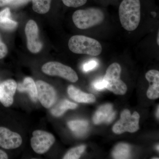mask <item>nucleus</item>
<instances>
[{
  "mask_svg": "<svg viewBox=\"0 0 159 159\" xmlns=\"http://www.w3.org/2000/svg\"><path fill=\"white\" fill-rule=\"evenodd\" d=\"M119 14L120 23L125 30H135L141 20L140 0H123L119 6Z\"/></svg>",
  "mask_w": 159,
  "mask_h": 159,
  "instance_id": "nucleus-1",
  "label": "nucleus"
},
{
  "mask_svg": "<svg viewBox=\"0 0 159 159\" xmlns=\"http://www.w3.org/2000/svg\"><path fill=\"white\" fill-rule=\"evenodd\" d=\"M69 48L73 53L97 56L101 54L102 46L97 40L84 35H74L69 41Z\"/></svg>",
  "mask_w": 159,
  "mask_h": 159,
  "instance_id": "nucleus-2",
  "label": "nucleus"
},
{
  "mask_svg": "<svg viewBox=\"0 0 159 159\" xmlns=\"http://www.w3.org/2000/svg\"><path fill=\"white\" fill-rule=\"evenodd\" d=\"M105 16L102 10L96 8L75 11L72 16L74 25L78 29H86L100 25Z\"/></svg>",
  "mask_w": 159,
  "mask_h": 159,
  "instance_id": "nucleus-3",
  "label": "nucleus"
},
{
  "mask_svg": "<svg viewBox=\"0 0 159 159\" xmlns=\"http://www.w3.org/2000/svg\"><path fill=\"white\" fill-rule=\"evenodd\" d=\"M121 66L114 63L108 67L103 77L106 84V89L116 95H124L127 91L126 84L120 79Z\"/></svg>",
  "mask_w": 159,
  "mask_h": 159,
  "instance_id": "nucleus-4",
  "label": "nucleus"
},
{
  "mask_svg": "<svg viewBox=\"0 0 159 159\" xmlns=\"http://www.w3.org/2000/svg\"><path fill=\"white\" fill-rule=\"evenodd\" d=\"M139 119L140 116L137 112H134L131 115L128 110L125 109L122 112L120 119L113 127V131L117 134L136 132L139 129Z\"/></svg>",
  "mask_w": 159,
  "mask_h": 159,
  "instance_id": "nucleus-5",
  "label": "nucleus"
},
{
  "mask_svg": "<svg viewBox=\"0 0 159 159\" xmlns=\"http://www.w3.org/2000/svg\"><path fill=\"white\" fill-rule=\"evenodd\" d=\"M42 70L44 74L52 76H59L71 82L78 80L77 73L68 66L56 61H50L43 66Z\"/></svg>",
  "mask_w": 159,
  "mask_h": 159,
  "instance_id": "nucleus-6",
  "label": "nucleus"
},
{
  "mask_svg": "<svg viewBox=\"0 0 159 159\" xmlns=\"http://www.w3.org/2000/svg\"><path fill=\"white\" fill-rule=\"evenodd\" d=\"M55 140L54 135L48 132L35 130L32 133L31 140V147L36 153L42 154L50 149Z\"/></svg>",
  "mask_w": 159,
  "mask_h": 159,
  "instance_id": "nucleus-7",
  "label": "nucleus"
},
{
  "mask_svg": "<svg viewBox=\"0 0 159 159\" xmlns=\"http://www.w3.org/2000/svg\"><path fill=\"white\" fill-rule=\"evenodd\" d=\"M35 84L37 88L38 99L44 107L51 108L57 99V93L55 89L49 84L42 80H38Z\"/></svg>",
  "mask_w": 159,
  "mask_h": 159,
  "instance_id": "nucleus-8",
  "label": "nucleus"
},
{
  "mask_svg": "<svg viewBox=\"0 0 159 159\" xmlns=\"http://www.w3.org/2000/svg\"><path fill=\"white\" fill-rule=\"evenodd\" d=\"M25 31L29 51L33 53H38L43 45L39 37L38 27L35 22L33 20H29L26 25Z\"/></svg>",
  "mask_w": 159,
  "mask_h": 159,
  "instance_id": "nucleus-9",
  "label": "nucleus"
},
{
  "mask_svg": "<svg viewBox=\"0 0 159 159\" xmlns=\"http://www.w3.org/2000/svg\"><path fill=\"white\" fill-rule=\"evenodd\" d=\"M22 139L16 133L0 127V146L6 149H15L21 145Z\"/></svg>",
  "mask_w": 159,
  "mask_h": 159,
  "instance_id": "nucleus-10",
  "label": "nucleus"
},
{
  "mask_svg": "<svg viewBox=\"0 0 159 159\" xmlns=\"http://www.w3.org/2000/svg\"><path fill=\"white\" fill-rule=\"evenodd\" d=\"M17 84L14 80H7L0 84V101L6 107H9L13 102V97Z\"/></svg>",
  "mask_w": 159,
  "mask_h": 159,
  "instance_id": "nucleus-11",
  "label": "nucleus"
},
{
  "mask_svg": "<svg viewBox=\"0 0 159 159\" xmlns=\"http://www.w3.org/2000/svg\"><path fill=\"white\" fill-rule=\"evenodd\" d=\"M115 116L116 112L113 111L111 104H105L101 106L97 110L93 117V121L96 125L103 122L110 123L113 120Z\"/></svg>",
  "mask_w": 159,
  "mask_h": 159,
  "instance_id": "nucleus-12",
  "label": "nucleus"
},
{
  "mask_svg": "<svg viewBox=\"0 0 159 159\" xmlns=\"http://www.w3.org/2000/svg\"><path fill=\"white\" fill-rule=\"evenodd\" d=\"M145 78L149 83L147 92L149 99H155L159 97V72L157 70H150L145 74Z\"/></svg>",
  "mask_w": 159,
  "mask_h": 159,
  "instance_id": "nucleus-13",
  "label": "nucleus"
},
{
  "mask_svg": "<svg viewBox=\"0 0 159 159\" xmlns=\"http://www.w3.org/2000/svg\"><path fill=\"white\" fill-rule=\"evenodd\" d=\"M67 91L71 99L76 102L92 103L96 101V97L93 94L84 93L73 85L69 86Z\"/></svg>",
  "mask_w": 159,
  "mask_h": 159,
  "instance_id": "nucleus-14",
  "label": "nucleus"
},
{
  "mask_svg": "<svg viewBox=\"0 0 159 159\" xmlns=\"http://www.w3.org/2000/svg\"><path fill=\"white\" fill-rule=\"evenodd\" d=\"M17 89L20 92H27L32 101L37 102V91L36 84L31 77H26L22 83L17 84Z\"/></svg>",
  "mask_w": 159,
  "mask_h": 159,
  "instance_id": "nucleus-15",
  "label": "nucleus"
},
{
  "mask_svg": "<svg viewBox=\"0 0 159 159\" xmlns=\"http://www.w3.org/2000/svg\"><path fill=\"white\" fill-rule=\"evenodd\" d=\"M76 103L71 102L67 99H64L58 102L51 109V112L53 116L60 117L68 109H74L77 108Z\"/></svg>",
  "mask_w": 159,
  "mask_h": 159,
  "instance_id": "nucleus-16",
  "label": "nucleus"
},
{
  "mask_svg": "<svg viewBox=\"0 0 159 159\" xmlns=\"http://www.w3.org/2000/svg\"><path fill=\"white\" fill-rule=\"evenodd\" d=\"M69 128L77 136L84 135L88 129L89 123L85 120H77L70 121L68 123Z\"/></svg>",
  "mask_w": 159,
  "mask_h": 159,
  "instance_id": "nucleus-17",
  "label": "nucleus"
},
{
  "mask_svg": "<svg viewBox=\"0 0 159 159\" xmlns=\"http://www.w3.org/2000/svg\"><path fill=\"white\" fill-rule=\"evenodd\" d=\"M130 152L129 145L125 143H120L114 148L112 152V156L115 159H128L130 157Z\"/></svg>",
  "mask_w": 159,
  "mask_h": 159,
  "instance_id": "nucleus-18",
  "label": "nucleus"
},
{
  "mask_svg": "<svg viewBox=\"0 0 159 159\" xmlns=\"http://www.w3.org/2000/svg\"><path fill=\"white\" fill-rule=\"evenodd\" d=\"M51 0H32L33 10L39 14H45L49 11Z\"/></svg>",
  "mask_w": 159,
  "mask_h": 159,
  "instance_id": "nucleus-19",
  "label": "nucleus"
},
{
  "mask_svg": "<svg viewBox=\"0 0 159 159\" xmlns=\"http://www.w3.org/2000/svg\"><path fill=\"white\" fill-rule=\"evenodd\" d=\"M86 147L85 145H80L72 148L68 152L64 157V159H77L80 158L81 155L85 150Z\"/></svg>",
  "mask_w": 159,
  "mask_h": 159,
  "instance_id": "nucleus-20",
  "label": "nucleus"
},
{
  "mask_svg": "<svg viewBox=\"0 0 159 159\" xmlns=\"http://www.w3.org/2000/svg\"><path fill=\"white\" fill-rule=\"evenodd\" d=\"M17 23L8 17H0V28L6 30H12L17 26Z\"/></svg>",
  "mask_w": 159,
  "mask_h": 159,
  "instance_id": "nucleus-21",
  "label": "nucleus"
},
{
  "mask_svg": "<svg viewBox=\"0 0 159 159\" xmlns=\"http://www.w3.org/2000/svg\"><path fill=\"white\" fill-rule=\"evenodd\" d=\"M65 6L70 7L77 8L84 5L87 0H62Z\"/></svg>",
  "mask_w": 159,
  "mask_h": 159,
  "instance_id": "nucleus-22",
  "label": "nucleus"
},
{
  "mask_svg": "<svg viewBox=\"0 0 159 159\" xmlns=\"http://www.w3.org/2000/svg\"><path fill=\"white\" fill-rule=\"evenodd\" d=\"M98 65V62L97 61L92 60L84 64L83 66V70L85 72H89L96 68Z\"/></svg>",
  "mask_w": 159,
  "mask_h": 159,
  "instance_id": "nucleus-23",
  "label": "nucleus"
},
{
  "mask_svg": "<svg viewBox=\"0 0 159 159\" xmlns=\"http://www.w3.org/2000/svg\"><path fill=\"white\" fill-rule=\"evenodd\" d=\"M93 87L97 91L103 90L106 89V84L103 79L98 80L93 83Z\"/></svg>",
  "mask_w": 159,
  "mask_h": 159,
  "instance_id": "nucleus-24",
  "label": "nucleus"
},
{
  "mask_svg": "<svg viewBox=\"0 0 159 159\" xmlns=\"http://www.w3.org/2000/svg\"><path fill=\"white\" fill-rule=\"evenodd\" d=\"M8 49L7 46L2 41V38L0 35V59L3 58L7 55Z\"/></svg>",
  "mask_w": 159,
  "mask_h": 159,
  "instance_id": "nucleus-25",
  "label": "nucleus"
},
{
  "mask_svg": "<svg viewBox=\"0 0 159 159\" xmlns=\"http://www.w3.org/2000/svg\"><path fill=\"white\" fill-rule=\"evenodd\" d=\"M30 0H14L10 3V5L13 6H19L28 3Z\"/></svg>",
  "mask_w": 159,
  "mask_h": 159,
  "instance_id": "nucleus-26",
  "label": "nucleus"
},
{
  "mask_svg": "<svg viewBox=\"0 0 159 159\" xmlns=\"http://www.w3.org/2000/svg\"><path fill=\"white\" fill-rule=\"evenodd\" d=\"M10 11L9 8H6L2 11H0V17L9 18L10 16Z\"/></svg>",
  "mask_w": 159,
  "mask_h": 159,
  "instance_id": "nucleus-27",
  "label": "nucleus"
},
{
  "mask_svg": "<svg viewBox=\"0 0 159 159\" xmlns=\"http://www.w3.org/2000/svg\"><path fill=\"white\" fill-rule=\"evenodd\" d=\"M14 0H0V7L6 6L8 4H10Z\"/></svg>",
  "mask_w": 159,
  "mask_h": 159,
  "instance_id": "nucleus-28",
  "label": "nucleus"
},
{
  "mask_svg": "<svg viewBox=\"0 0 159 159\" xmlns=\"http://www.w3.org/2000/svg\"><path fill=\"white\" fill-rule=\"evenodd\" d=\"M8 158V156L7 154L0 149V159H7Z\"/></svg>",
  "mask_w": 159,
  "mask_h": 159,
  "instance_id": "nucleus-29",
  "label": "nucleus"
},
{
  "mask_svg": "<svg viewBox=\"0 0 159 159\" xmlns=\"http://www.w3.org/2000/svg\"><path fill=\"white\" fill-rule=\"evenodd\" d=\"M159 32H158L157 34V43L158 45H159Z\"/></svg>",
  "mask_w": 159,
  "mask_h": 159,
  "instance_id": "nucleus-30",
  "label": "nucleus"
},
{
  "mask_svg": "<svg viewBox=\"0 0 159 159\" xmlns=\"http://www.w3.org/2000/svg\"><path fill=\"white\" fill-rule=\"evenodd\" d=\"M159 107H158V108H157V117L158 118H159Z\"/></svg>",
  "mask_w": 159,
  "mask_h": 159,
  "instance_id": "nucleus-31",
  "label": "nucleus"
},
{
  "mask_svg": "<svg viewBox=\"0 0 159 159\" xmlns=\"http://www.w3.org/2000/svg\"><path fill=\"white\" fill-rule=\"evenodd\" d=\"M157 150L158 151H159V145H158L157 146Z\"/></svg>",
  "mask_w": 159,
  "mask_h": 159,
  "instance_id": "nucleus-32",
  "label": "nucleus"
},
{
  "mask_svg": "<svg viewBox=\"0 0 159 159\" xmlns=\"http://www.w3.org/2000/svg\"><path fill=\"white\" fill-rule=\"evenodd\" d=\"M152 159H158V158H153Z\"/></svg>",
  "mask_w": 159,
  "mask_h": 159,
  "instance_id": "nucleus-33",
  "label": "nucleus"
}]
</instances>
